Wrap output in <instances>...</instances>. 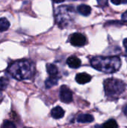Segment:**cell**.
Listing matches in <instances>:
<instances>
[{"instance_id":"cell-1","label":"cell","mask_w":127,"mask_h":128,"mask_svg":"<svg viewBox=\"0 0 127 128\" xmlns=\"http://www.w3.org/2000/svg\"><path fill=\"white\" fill-rule=\"evenodd\" d=\"M34 71V64L28 60H19L13 62L7 69V74L17 80L30 79Z\"/></svg>"},{"instance_id":"cell-2","label":"cell","mask_w":127,"mask_h":128,"mask_svg":"<svg viewBox=\"0 0 127 128\" xmlns=\"http://www.w3.org/2000/svg\"><path fill=\"white\" fill-rule=\"evenodd\" d=\"M91 64L99 71L112 74L120 69L121 60L118 56H96L91 58Z\"/></svg>"},{"instance_id":"cell-3","label":"cell","mask_w":127,"mask_h":128,"mask_svg":"<svg viewBox=\"0 0 127 128\" xmlns=\"http://www.w3.org/2000/svg\"><path fill=\"white\" fill-rule=\"evenodd\" d=\"M76 11L71 5H63L56 8L55 11V19L57 25L64 28L68 27L73 22Z\"/></svg>"},{"instance_id":"cell-4","label":"cell","mask_w":127,"mask_h":128,"mask_svg":"<svg viewBox=\"0 0 127 128\" xmlns=\"http://www.w3.org/2000/svg\"><path fill=\"white\" fill-rule=\"evenodd\" d=\"M104 90L106 94L109 97H115L122 94L126 89L125 83L118 79L109 78L106 79L104 82Z\"/></svg>"},{"instance_id":"cell-5","label":"cell","mask_w":127,"mask_h":128,"mask_svg":"<svg viewBox=\"0 0 127 128\" xmlns=\"http://www.w3.org/2000/svg\"><path fill=\"white\" fill-rule=\"evenodd\" d=\"M60 99L63 103L70 104L73 101V94L71 90L65 85L60 88Z\"/></svg>"},{"instance_id":"cell-6","label":"cell","mask_w":127,"mask_h":128,"mask_svg":"<svg viewBox=\"0 0 127 128\" xmlns=\"http://www.w3.org/2000/svg\"><path fill=\"white\" fill-rule=\"evenodd\" d=\"M87 39L81 33H74L70 37V43L75 46H82L86 44Z\"/></svg>"},{"instance_id":"cell-7","label":"cell","mask_w":127,"mask_h":128,"mask_svg":"<svg viewBox=\"0 0 127 128\" xmlns=\"http://www.w3.org/2000/svg\"><path fill=\"white\" fill-rule=\"evenodd\" d=\"M67 64L70 68L76 69V68H79L81 66L82 62H81V60L78 57L72 56H70V57H69L67 58Z\"/></svg>"},{"instance_id":"cell-8","label":"cell","mask_w":127,"mask_h":128,"mask_svg":"<svg viewBox=\"0 0 127 128\" xmlns=\"http://www.w3.org/2000/svg\"><path fill=\"white\" fill-rule=\"evenodd\" d=\"M76 80L79 84H85L91 80V76L86 73H80L76 76Z\"/></svg>"},{"instance_id":"cell-9","label":"cell","mask_w":127,"mask_h":128,"mask_svg":"<svg viewBox=\"0 0 127 128\" xmlns=\"http://www.w3.org/2000/svg\"><path fill=\"white\" fill-rule=\"evenodd\" d=\"M51 116L55 119H59L64 117V111L61 106H56L53 108L51 111Z\"/></svg>"},{"instance_id":"cell-10","label":"cell","mask_w":127,"mask_h":128,"mask_svg":"<svg viewBox=\"0 0 127 128\" xmlns=\"http://www.w3.org/2000/svg\"><path fill=\"white\" fill-rule=\"evenodd\" d=\"M94 120V117L89 114H80L77 117V122L79 123H89Z\"/></svg>"},{"instance_id":"cell-11","label":"cell","mask_w":127,"mask_h":128,"mask_svg":"<svg viewBox=\"0 0 127 128\" xmlns=\"http://www.w3.org/2000/svg\"><path fill=\"white\" fill-rule=\"evenodd\" d=\"M77 10L80 14H82V16H89L91 14V8L87 4L79 5L77 8Z\"/></svg>"},{"instance_id":"cell-12","label":"cell","mask_w":127,"mask_h":128,"mask_svg":"<svg viewBox=\"0 0 127 128\" xmlns=\"http://www.w3.org/2000/svg\"><path fill=\"white\" fill-rule=\"evenodd\" d=\"M46 70H47V73L50 75V76H57L58 70V68L55 64H47Z\"/></svg>"},{"instance_id":"cell-13","label":"cell","mask_w":127,"mask_h":128,"mask_svg":"<svg viewBox=\"0 0 127 128\" xmlns=\"http://www.w3.org/2000/svg\"><path fill=\"white\" fill-rule=\"evenodd\" d=\"M58 79L57 78V76H49V78H47L45 81V86L46 88H49L54 86H56L58 84Z\"/></svg>"},{"instance_id":"cell-14","label":"cell","mask_w":127,"mask_h":128,"mask_svg":"<svg viewBox=\"0 0 127 128\" xmlns=\"http://www.w3.org/2000/svg\"><path fill=\"white\" fill-rule=\"evenodd\" d=\"M10 22L5 17L0 18V32L7 31L10 27Z\"/></svg>"},{"instance_id":"cell-15","label":"cell","mask_w":127,"mask_h":128,"mask_svg":"<svg viewBox=\"0 0 127 128\" xmlns=\"http://www.w3.org/2000/svg\"><path fill=\"white\" fill-rule=\"evenodd\" d=\"M103 127L104 128H118V123L116 122L115 120L110 119V120L107 121L106 122H105L103 124Z\"/></svg>"},{"instance_id":"cell-16","label":"cell","mask_w":127,"mask_h":128,"mask_svg":"<svg viewBox=\"0 0 127 128\" xmlns=\"http://www.w3.org/2000/svg\"><path fill=\"white\" fill-rule=\"evenodd\" d=\"M9 84V80L6 77H0V90H4Z\"/></svg>"},{"instance_id":"cell-17","label":"cell","mask_w":127,"mask_h":128,"mask_svg":"<svg viewBox=\"0 0 127 128\" xmlns=\"http://www.w3.org/2000/svg\"><path fill=\"white\" fill-rule=\"evenodd\" d=\"M2 128H16L15 124H14L13 122H10V121H8V120H5V121H4V122H3V124H2Z\"/></svg>"},{"instance_id":"cell-18","label":"cell","mask_w":127,"mask_h":128,"mask_svg":"<svg viewBox=\"0 0 127 128\" xmlns=\"http://www.w3.org/2000/svg\"><path fill=\"white\" fill-rule=\"evenodd\" d=\"M98 4L101 6H106L107 4V2L108 0H97Z\"/></svg>"},{"instance_id":"cell-19","label":"cell","mask_w":127,"mask_h":128,"mask_svg":"<svg viewBox=\"0 0 127 128\" xmlns=\"http://www.w3.org/2000/svg\"><path fill=\"white\" fill-rule=\"evenodd\" d=\"M111 2H112L114 4H116V5H118V4H120L121 3H122L121 0H111Z\"/></svg>"},{"instance_id":"cell-20","label":"cell","mask_w":127,"mask_h":128,"mask_svg":"<svg viewBox=\"0 0 127 128\" xmlns=\"http://www.w3.org/2000/svg\"><path fill=\"white\" fill-rule=\"evenodd\" d=\"M122 20L124 21H127V10L122 14Z\"/></svg>"},{"instance_id":"cell-21","label":"cell","mask_w":127,"mask_h":128,"mask_svg":"<svg viewBox=\"0 0 127 128\" xmlns=\"http://www.w3.org/2000/svg\"><path fill=\"white\" fill-rule=\"evenodd\" d=\"M124 46L125 47V50H126V52L127 53V39H124Z\"/></svg>"},{"instance_id":"cell-22","label":"cell","mask_w":127,"mask_h":128,"mask_svg":"<svg viewBox=\"0 0 127 128\" xmlns=\"http://www.w3.org/2000/svg\"><path fill=\"white\" fill-rule=\"evenodd\" d=\"M123 111H124V113L125 114V116H127V105H125V106H124Z\"/></svg>"},{"instance_id":"cell-23","label":"cell","mask_w":127,"mask_h":128,"mask_svg":"<svg viewBox=\"0 0 127 128\" xmlns=\"http://www.w3.org/2000/svg\"><path fill=\"white\" fill-rule=\"evenodd\" d=\"M53 2H55V3H61V2H64L65 0H52Z\"/></svg>"},{"instance_id":"cell-24","label":"cell","mask_w":127,"mask_h":128,"mask_svg":"<svg viewBox=\"0 0 127 128\" xmlns=\"http://www.w3.org/2000/svg\"><path fill=\"white\" fill-rule=\"evenodd\" d=\"M121 2L124 4H127V0H121Z\"/></svg>"},{"instance_id":"cell-25","label":"cell","mask_w":127,"mask_h":128,"mask_svg":"<svg viewBox=\"0 0 127 128\" xmlns=\"http://www.w3.org/2000/svg\"><path fill=\"white\" fill-rule=\"evenodd\" d=\"M96 128H104L103 126H100V125H96Z\"/></svg>"},{"instance_id":"cell-26","label":"cell","mask_w":127,"mask_h":128,"mask_svg":"<svg viewBox=\"0 0 127 128\" xmlns=\"http://www.w3.org/2000/svg\"><path fill=\"white\" fill-rule=\"evenodd\" d=\"M1 92H0V99H1Z\"/></svg>"},{"instance_id":"cell-27","label":"cell","mask_w":127,"mask_h":128,"mask_svg":"<svg viewBox=\"0 0 127 128\" xmlns=\"http://www.w3.org/2000/svg\"></svg>"}]
</instances>
